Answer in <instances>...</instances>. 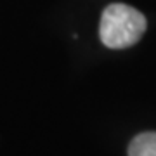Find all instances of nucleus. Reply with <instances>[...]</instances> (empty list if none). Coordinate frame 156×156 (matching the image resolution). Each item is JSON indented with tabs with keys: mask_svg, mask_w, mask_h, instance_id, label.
<instances>
[{
	"mask_svg": "<svg viewBox=\"0 0 156 156\" xmlns=\"http://www.w3.org/2000/svg\"><path fill=\"white\" fill-rule=\"evenodd\" d=\"M147 21L142 12L127 4H111L101 16L99 37L109 49H127L142 38Z\"/></svg>",
	"mask_w": 156,
	"mask_h": 156,
	"instance_id": "obj_1",
	"label": "nucleus"
},
{
	"mask_svg": "<svg viewBox=\"0 0 156 156\" xmlns=\"http://www.w3.org/2000/svg\"><path fill=\"white\" fill-rule=\"evenodd\" d=\"M128 156H156V132H144L132 139Z\"/></svg>",
	"mask_w": 156,
	"mask_h": 156,
	"instance_id": "obj_2",
	"label": "nucleus"
}]
</instances>
